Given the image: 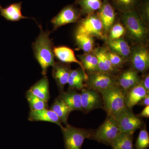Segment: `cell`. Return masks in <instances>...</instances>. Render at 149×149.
<instances>
[{"label": "cell", "mask_w": 149, "mask_h": 149, "mask_svg": "<svg viewBox=\"0 0 149 149\" xmlns=\"http://www.w3.org/2000/svg\"><path fill=\"white\" fill-rule=\"evenodd\" d=\"M41 32L35 42L32 45L34 55L42 68V73L45 76L48 68L53 66L55 61L54 60L53 43L49 37L50 32L49 30L43 31L40 26Z\"/></svg>", "instance_id": "cell-1"}, {"label": "cell", "mask_w": 149, "mask_h": 149, "mask_svg": "<svg viewBox=\"0 0 149 149\" xmlns=\"http://www.w3.org/2000/svg\"><path fill=\"white\" fill-rule=\"evenodd\" d=\"M125 34L134 45H145L148 36V29L136 9L121 13Z\"/></svg>", "instance_id": "cell-2"}, {"label": "cell", "mask_w": 149, "mask_h": 149, "mask_svg": "<svg viewBox=\"0 0 149 149\" xmlns=\"http://www.w3.org/2000/svg\"><path fill=\"white\" fill-rule=\"evenodd\" d=\"M100 93L102 100V108L107 115H113L126 107V92L118 85Z\"/></svg>", "instance_id": "cell-3"}, {"label": "cell", "mask_w": 149, "mask_h": 149, "mask_svg": "<svg viewBox=\"0 0 149 149\" xmlns=\"http://www.w3.org/2000/svg\"><path fill=\"white\" fill-rule=\"evenodd\" d=\"M120 133L119 127L114 118L112 116L107 115L103 123L97 130H93L90 139L111 146Z\"/></svg>", "instance_id": "cell-4"}, {"label": "cell", "mask_w": 149, "mask_h": 149, "mask_svg": "<svg viewBox=\"0 0 149 149\" xmlns=\"http://www.w3.org/2000/svg\"><path fill=\"white\" fill-rule=\"evenodd\" d=\"M65 149H81L86 139H91L93 130L76 128L68 124L61 128Z\"/></svg>", "instance_id": "cell-5"}, {"label": "cell", "mask_w": 149, "mask_h": 149, "mask_svg": "<svg viewBox=\"0 0 149 149\" xmlns=\"http://www.w3.org/2000/svg\"><path fill=\"white\" fill-rule=\"evenodd\" d=\"M75 34H85L104 40L107 39L104 33L102 22L96 13L88 15L80 22Z\"/></svg>", "instance_id": "cell-6"}, {"label": "cell", "mask_w": 149, "mask_h": 149, "mask_svg": "<svg viewBox=\"0 0 149 149\" xmlns=\"http://www.w3.org/2000/svg\"><path fill=\"white\" fill-rule=\"evenodd\" d=\"M86 88L93 89L100 93L117 85V76L102 72L88 74L85 80Z\"/></svg>", "instance_id": "cell-7"}, {"label": "cell", "mask_w": 149, "mask_h": 149, "mask_svg": "<svg viewBox=\"0 0 149 149\" xmlns=\"http://www.w3.org/2000/svg\"><path fill=\"white\" fill-rule=\"evenodd\" d=\"M112 116L117 122L120 132L135 133L136 130L142 128L143 126L141 118L126 107Z\"/></svg>", "instance_id": "cell-8"}, {"label": "cell", "mask_w": 149, "mask_h": 149, "mask_svg": "<svg viewBox=\"0 0 149 149\" xmlns=\"http://www.w3.org/2000/svg\"><path fill=\"white\" fill-rule=\"evenodd\" d=\"M130 59L133 69L144 73L149 68V53L145 45L136 44L130 48Z\"/></svg>", "instance_id": "cell-9"}, {"label": "cell", "mask_w": 149, "mask_h": 149, "mask_svg": "<svg viewBox=\"0 0 149 149\" xmlns=\"http://www.w3.org/2000/svg\"><path fill=\"white\" fill-rule=\"evenodd\" d=\"M81 13L80 9L74 5H69L63 8L51 20L53 31L65 24L76 22L80 19Z\"/></svg>", "instance_id": "cell-10"}, {"label": "cell", "mask_w": 149, "mask_h": 149, "mask_svg": "<svg viewBox=\"0 0 149 149\" xmlns=\"http://www.w3.org/2000/svg\"><path fill=\"white\" fill-rule=\"evenodd\" d=\"M80 95L84 113H88L97 109L102 108L101 95L97 91L90 88H84L81 90Z\"/></svg>", "instance_id": "cell-11"}, {"label": "cell", "mask_w": 149, "mask_h": 149, "mask_svg": "<svg viewBox=\"0 0 149 149\" xmlns=\"http://www.w3.org/2000/svg\"><path fill=\"white\" fill-rule=\"evenodd\" d=\"M96 14L102 22L104 33L107 38L108 34L114 24L116 17L114 8L110 3L109 0L103 1L101 7Z\"/></svg>", "instance_id": "cell-12"}, {"label": "cell", "mask_w": 149, "mask_h": 149, "mask_svg": "<svg viewBox=\"0 0 149 149\" xmlns=\"http://www.w3.org/2000/svg\"><path fill=\"white\" fill-rule=\"evenodd\" d=\"M53 67L52 76L55 80L60 93L64 91L65 86L68 83L71 72V65L69 63L55 62Z\"/></svg>", "instance_id": "cell-13"}, {"label": "cell", "mask_w": 149, "mask_h": 149, "mask_svg": "<svg viewBox=\"0 0 149 149\" xmlns=\"http://www.w3.org/2000/svg\"><path fill=\"white\" fill-rule=\"evenodd\" d=\"M98 59L99 72H106L116 76L119 72V69L115 68L112 65L110 61L107 47H99L94 49Z\"/></svg>", "instance_id": "cell-14"}, {"label": "cell", "mask_w": 149, "mask_h": 149, "mask_svg": "<svg viewBox=\"0 0 149 149\" xmlns=\"http://www.w3.org/2000/svg\"><path fill=\"white\" fill-rule=\"evenodd\" d=\"M141 80L137 71L133 69H128L117 76V85L127 92L139 84Z\"/></svg>", "instance_id": "cell-15"}, {"label": "cell", "mask_w": 149, "mask_h": 149, "mask_svg": "<svg viewBox=\"0 0 149 149\" xmlns=\"http://www.w3.org/2000/svg\"><path fill=\"white\" fill-rule=\"evenodd\" d=\"M28 120L30 121H45L55 123L61 128V120L54 112L50 109H44L29 111Z\"/></svg>", "instance_id": "cell-16"}, {"label": "cell", "mask_w": 149, "mask_h": 149, "mask_svg": "<svg viewBox=\"0 0 149 149\" xmlns=\"http://www.w3.org/2000/svg\"><path fill=\"white\" fill-rule=\"evenodd\" d=\"M109 49L128 61L130 59V47L123 37L116 39L105 40Z\"/></svg>", "instance_id": "cell-17"}, {"label": "cell", "mask_w": 149, "mask_h": 149, "mask_svg": "<svg viewBox=\"0 0 149 149\" xmlns=\"http://www.w3.org/2000/svg\"><path fill=\"white\" fill-rule=\"evenodd\" d=\"M59 97L62 99L72 111H80L83 112L81 95L77 90L69 88L66 92L64 91L60 93Z\"/></svg>", "instance_id": "cell-18"}, {"label": "cell", "mask_w": 149, "mask_h": 149, "mask_svg": "<svg viewBox=\"0 0 149 149\" xmlns=\"http://www.w3.org/2000/svg\"><path fill=\"white\" fill-rule=\"evenodd\" d=\"M149 94L143 88L141 82L126 92L125 97V106L132 110L139 101Z\"/></svg>", "instance_id": "cell-19"}, {"label": "cell", "mask_w": 149, "mask_h": 149, "mask_svg": "<svg viewBox=\"0 0 149 149\" xmlns=\"http://www.w3.org/2000/svg\"><path fill=\"white\" fill-rule=\"evenodd\" d=\"M53 52L54 56L61 62L69 64L73 63H77L85 71L82 63L76 57L72 49L65 46H60L54 47Z\"/></svg>", "instance_id": "cell-20"}, {"label": "cell", "mask_w": 149, "mask_h": 149, "mask_svg": "<svg viewBox=\"0 0 149 149\" xmlns=\"http://www.w3.org/2000/svg\"><path fill=\"white\" fill-rule=\"evenodd\" d=\"M22 2L15 3L3 8L0 5V13L6 20L10 21H18L20 19L29 17L23 16L22 14Z\"/></svg>", "instance_id": "cell-21"}, {"label": "cell", "mask_w": 149, "mask_h": 149, "mask_svg": "<svg viewBox=\"0 0 149 149\" xmlns=\"http://www.w3.org/2000/svg\"><path fill=\"white\" fill-rule=\"evenodd\" d=\"M87 74L99 72L98 59L94 49L89 52L77 55Z\"/></svg>", "instance_id": "cell-22"}, {"label": "cell", "mask_w": 149, "mask_h": 149, "mask_svg": "<svg viewBox=\"0 0 149 149\" xmlns=\"http://www.w3.org/2000/svg\"><path fill=\"white\" fill-rule=\"evenodd\" d=\"M29 91L35 95L48 103L50 99L49 82L46 75L32 85Z\"/></svg>", "instance_id": "cell-23"}, {"label": "cell", "mask_w": 149, "mask_h": 149, "mask_svg": "<svg viewBox=\"0 0 149 149\" xmlns=\"http://www.w3.org/2000/svg\"><path fill=\"white\" fill-rule=\"evenodd\" d=\"M88 78V74L81 68L72 70L70 74L68 84L69 88L76 90H82L86 88L85 80Z\"/></svg>", "instance_id": "cell-24"}, {"label": "cell", "mask_w": 149, "mask_h": 149, "mask_svg": "<svg viewBox=\"0 0 149 149\" xmlns=\"http://www.w3.org/2000/svg\"><path fill=\"white\" fill-rule=\"evenodd\" d=\"M50 109L53 111L58 116L62 123L68 125V120L71 110L60 97H57L50 107Z\"/></svg>", "instance_id": "cell-25"}, {"label": "cell", "mask_w": 149, "mask_h": 149, "mask_svg": "<svg viewBox=\"0 0 149 149\" xmlns=\"http://www.w3.org/2000/svg\"><path fill=\"white\" fill-rule=\"evenodd\" d=\"M133 132H120L111 144L112 149H133Z\"/></svg>", "instance_id": "cell-26"}, {"label": "cell", "mask_w": 149, "mask_h": 149, "mask_svg": "<svg viewBox=\"0 0 149 149\" xmlns=\"http://www.w3.org/2000/svg\"><path fill=\"white\" fill-rule=\"evenodd\" d=\"M103 0H76L74 4L80 6L81 15L95 13L101 7Z\"/></svg>", "instance_id": "cell-27"}, {"label": "cell", "mask_w": 149, "mask_h": 149, "mask_svg": "<svg viewBox=\"0 0 149 149\" xmlns=\"http://www.w3.org/2000/svg\"><path fill=\"white\" fill-rule=\"evenodd\" d=\"M75 39L78 49L84 52H89L94 49V37L85 34H75Z\"/></svg>", "instance_id": "cell-28"}, {"label": "cell", "mask_w": 149, "mask_h": 149, "mask_svg": "<svg viewBox=\"0 0 149 149\" xmlns=\"http://www.w3.org/2000/svg\"><path fill=\"white\" fill-rule=\"evenodd\" d=\"M141 0H112L113 7L121 13L136 9Z\"/></svg>", "instance_id": "cell-29"}, {"label": "cell", "mask_w": 149, "mask_h": 149, "mask_svg": "<svg viewBox=\"0 0 149 149\" xmlns=\"http://www.w3.org/2000/svg\"><path fill=\"white\" fill-rule=\"evenodd\" d=\"M26 97L31 111L40 110L48 108V103L33 95L29 90L26 93Z\"/></svg>", "instance_id": "cell-30"}, {"label": "cell", "mask_w": 149, "mask_h": 149, "mask_svg": "<svg viewBox=\"0 0 149 149\" xmlns=\"http://www.w3.org/2000/svg\"><path fill=\"white\" fill-rule=\"evenodd\" d=\"M149 147V135L146 127L141 128L136 141V149H147Z\"/></svg>", "instance_id": "cell-31"}, {"label": "cell", "mask_w": 149, "mask_h": 149, "mask_svg": "<svg viewBox=\"0 0 149 149\" xmlns=\"http://www.w3.org/2000/svg\"><path fill=\"white\" fill-rule=\"evenodd\" d=\"M125 33V29L123 24L120 23L114 24L109 32L107 39L116 40L123 37Z\"/></svg>", "instance_id": "cell-32"}, {"label": "cell", "mask_w": 149, "mask_h": 149, "mask_svg": "<svg viewBox=\"0 0 149 149\" xmlns=\"http://www.w3.org/2000/svg\"><path fill=\"white\" fill-rule=\"evenodd\" d=\"M138 7H139L138 12L139 15L145 23H148L149 20V0H143L140 2Z\"/></svg>", "instance_id": "cell-33"}, {"label": "cell", "mask_w": 149, "mask_h": 149, "mask_svg": "<svg viewBox=\"0 0 149 149\" xmlns=\"http://www.w3.org/2000/svg\"><path fill=\"white\" fill-rule=\"evenodd\" d=\"M108 54L112 65L117 69H119V68H121L125 62L127 61L125 59L123 58L122 57L117 54L110 51L109 49Z\"/></svg>", "instance_id": "cell-34"}, {"label": "cell", "mask_w": 149, "mask_h": 149, "mask_svg": "<svg viewBox=\"0 0 149 149\" xmlns=\"http://www.w3.org/2000/svg\"><path fill=\"white\" fill-rule=\"evenodd\" d=\"M141 83L147 93H149V73L143 74L141 79Z\"/></svg>", "instance_id": "cell-35"}, {"label": "cell", "mask_w": 149, "mask_h": 149, "mask_svg": "<svg viewBox=\"0 0 149 149\" xmlns=\"http://www.w3.org/2000/svg\"><path fill=\"white\" fill-rule=\"evenodd\" d=\"M140 106L146 107L149 106V94L143 98L137 104Z\"/></svg>", "instance_id": "cell-36"}, {"label": "cell", "mask_w": 149, "mask_h": 149, "mask_svg": "<svg viewBox=\"0 0 149 149\" xmlns=\"http://www.w3.org/2000/svg\"><path fill=\"white\" fill-rule=\"evenodd\" d=\"M138 116L140 118H148L149 117V106L145 107L141 113Z\"/></svg>", "instance_id": "cell-37"}]
</instances>
